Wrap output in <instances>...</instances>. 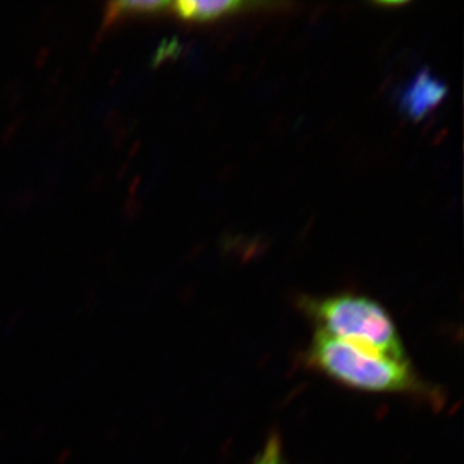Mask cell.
<instances>
[{"label": "cell", "mask_w": 464, "mask_h": 464, "mask_svg": "<svg viewBox=\"0 0 464 464\" xmlns=\"http://www.w3.org/2000/svg\"><path fill=\"white\" fill-rule=\"evenodd\" d=\"M447 87L430 72H420L402 92L400 105L409 118L420 121L444 100Z\"/></svg>", "instance_id": "cell-3"}, {"label": "cell", "mask_w": 464, "mask_h": 464, "mask_svg": "<svg viewBox=\"0 0 464 464\" xmlns=\"http://www.w3.org/2000/svg\"><path fill=\"white\" fill-rule=\"evenodd\" d=\"M302 310L317 329L378 355L409 362L404 343L386 308L364 295L302 299Z\"/></svg>", "instance_id": "cell-2"}, {"label": "cell", "mask_w": 464, "mask_h": 464, "mask_svg": "<svg viewBox=\"0 0 464 464\" xmlns=\"http://www.w3.org/2000/svg\"><path fill=\"white\" fill-rule=\"evenodd\" d=\"M249 3L224 0V2H200V0H182L174 5L177 14L185 20L209 21L227 16L248 7Z\"/></svg>", "instance_id": "cell-4"}, {"label": "cell", "mask_w": 464, "mask_h": 464, "mask_svg": "<svg viewBox=\"0 0 464 464\" xmlns=\"http://www.w3.org/2000/svg\"><path fill=\"white\" fill-rule=\"evenodd\" d=\"M253 464H288L284 457L282 440L277 435H271L265 448L256 458Z\"/></svg>", "instance_id": "cell-6"}, {"label": "cell", "mask_w": 464, "mask_h": 464, "mask_svg": "<svg viewBox=\"0 0 464 464\" xmlns=\"http://www.w3.org/2000/svg\"><path fill=\"white\" fill-rule=\"evenodd\" d=\"M310 368L348 389L369 393L426 392L411 362L353 346L317 329L306 351Z\"/></svg>", "instance_id": "cell-1"}, {"label": "cell", "mask_w": 464, "mask_h": 464, "mask_svg": "<svg viewBox=\"0 0 464 464\" xmlns=\"http://www.w3.org/2000/svg\"><path fill=\"white\" fill-rule=\"evenodd\" d=\"M169 5V2H161V0H155V2H140V0L128 2L127 0V2L110 3L106 9L105 21L110 23V21H114L128 14H149V12L163 11Z\"/></svg>", "instance_id": "cell-5"}]
</instances>
